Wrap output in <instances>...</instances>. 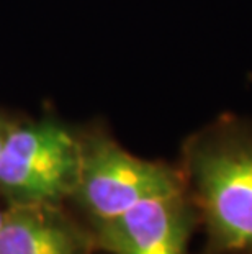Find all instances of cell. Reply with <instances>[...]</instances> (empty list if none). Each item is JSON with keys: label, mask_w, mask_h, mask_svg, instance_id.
<instances>
[{"label": "cell", "mask_w": 252, "mask_h": 254, "mask_svg": "<svg viewBox=\"0 0 252 254\" xmlns=\"http://www.w3.org/2000/svg\"><path fill=\"white\" fill-rule=\"evenodd\" d=\"M187 187L184 172L128 153L105 134L80 139V164L72 198L92 223L115 218L136 203Z\"/></svg>", "instance_id": "3957f363"}, {"label": "cell", "mask_w": 252, "mask_h": 254, "mask_svg": "<svg viewBox=\"0 0 252 254\" xmlns=\"http://www.w3.org/2000/svg\"><path fill=\"white\" fill-rule=\"evenodd\" d=\"M80 139L54 120L12 127L0 153V193L10 205H59L72 197Z\"/></svg>", "instance_id": "7a4b0ae2"}, {"label": "cell", "mask_w": 252, "mask_h": 254, "mask_svg": "<svg viewBox=\"0 0 252 254\" xmlns=\"http://www.w3.org/2000/svg\"><path fill=\"white\" fill-rule=\"evenodd\" d=\"M10 129H12V125H10V123L0 115V153H2V148L5 144V139H7V136H8Z\"/></svg>", "instance_id": "8992f818"}, {"label": "cell", "mask_w": 252, "mask_h": 254, "mask_svg": "<svg viewBox=\"0 0 252 254\" xmlns=\"http://www.w3.org/2000/svg\"><path fill=\"white\" fill-rule=\"evenodd\" d=\"M184 176L208 254H252V127L224 117L185 146Z\"/></svg>", "instance_id": "6da1fadb"}, {"label": "cell", "mask_w": 252, "mask_h": 254, "mask_svg": "<svg viewBox=\"0 0 252 254\" xmlns=\"http://www.w3.org/2000/svg\"><path fill=\"white\" fill-rule=\"evenodd\" d=\"M3 218H5V212L0 210V230H2V225H3Z\"/></svg>", "instance_id": "52a82bcc"}, {"label": "cell", "mask_w": 252, "mask_h": 254, "mask_svg": "<svg viewBox=\"0 0 252 254\" xmlns=\"http://www.w3.org/2000/svg\"><path fill=\"white\" fill-rule=\"evenodd\" d=\"M85 233L61 213L59 205H10L0 230V254H89Z\"/></svg>", "instance_id": "5b68a950"}, {"label": "cell", "mask_w": 252, "mask_h": 254, "mask_svg": "<svg viewBox=\"0 0 252 254\" xmlns=\"http://www.w3.org/2000/svg\"><path fill=\"white\" fill-rule=\"evenodd\" d=\"M198 213L189 187L146 198L115 218L92 223L94 248L108 254H190Z\"/></svg>", "instance_id": "277c9868"}]
</instances>
